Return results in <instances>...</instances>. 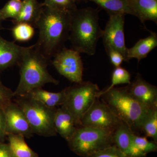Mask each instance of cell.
<instances>
[{"mask_svg": "<svg viewBox=\"0 0 157 157\" xmlns=\"http://www.w3.org/2000/svg\"><path fill=\"white\" fill-rule=\"evenodd\" d=\"M72 13L44 6L35 26L39 38L34 46L49 59L65 47L69 39Z\"/></svg>", "mask_w": 157, "mask_h": 157, "instance_id": "obj_1", "label": "cell"}, {"mask_svg": "<svg viewBox=\"0 0 157 157\" xmlns=\"http://www.w3.org/2000/svg\"><path fill=\"white\" fill-rule=\"evenodd\" d=\"M49 61L34 45L24 47L18 64L20 78L14 92V97H26L33 90L42 88L47 83L59 84L58 80L48 72Z\"/></svg>", "mask_w": 157, "mask_h": 157, "instance_id": "obj_2", "label": "cell"}, {"mask_svg": "<svg viewBox=\"0 0 157 157\" xmlns=\"http://www.w3.org/2000/svg\"><path fill=\"white\" fill-rule=\"evenodd\" d=\"M99 19V10L91 7L77 9L73 12L69 40L73 49L89 56L95 54L103 33Z\"/></svg>", "mask_w": 157, "mask_h": 157, "instance_id": "obj_3", "label": "cell"}, {"mask_svg": "<svg viewBox=\"0 0 157 157\" xmlns=\"http://www.w3.org/2000/svg\"><path fill=\"white\" fill-rule=\"evenodd\" d=\"M134 134L139 135L150 110L129 94L125 87L113 88L100 98Z\"/></svg>", "mask_w": 157, "mask_h": 157, "instance_id": "obj_4", "label": "cell"}, {"mask_svg": "<svg viewBox=\"0 0 157 157\" xmlns=\"http://www.w3.org/2000/svg\"><path fill=\"white\" fill-rule=\"evenodd\" d=\"M113 132L91 127H77L68 140V146L80 157H89L97 152L113 145Z\"/></svg>", "mask_w": 157, "mask_h": 157, "instance_id": "obj_5", "label": "cell"}, {"mask_svg": "<svg viewBox=\"0 0 157 157\" xmlns=\"http://www.w3.org/2000/svg\"><path fill=\"white\" fill-rule=\"evenodd\" d=\"M15 101L24 113L34 134L45 137L56 136L54 120L57 108H49L28 97H17Z\"/></svg>", "mask_w": 157, "mask_h": 157, "instance_id": "obj_6", "label": "cell"}, {"mask_svg": "<svg viewBox=\"0 0 157 157\" xmlns=\"http://www.w3.org/2000/svg\"><path fill=\"white\" fill-rule=\"evenodd\" d=\"M64 107L73 117L76 127H80L82 119L98 98L99 86L90 81L82 82L65 89Z\"/></svg>", "mask_w": 157, "mask_h": 157, "instance_id": "obj_7", "label": "cell"}, {"mask_svg": "<svg viewBox=\"0 0 157 157\" xmlns=\"http://www.w3.org/2000/svg\"><path fill=\"white\" fill-rule=\"evenodd\" d=\"M122 123L107 104L97 98L82 119L80 126L91 127L113 133Z\"/></svg>", "mask_w": 157, "mask_h": 157, "instance_id": "obj_8", "label": "cell"}, {"mask_svg": "<svg viewBox=\"0 0 157 157\" xmlns=\"http://www.w3.org/2000/svg\"><path fill=\"white\" fill-rule=\"evenodd\" d=\"M53 58L52 64L60 75L76 84L83 82V63L78 52L65 47Z\"/></svg>", "mask_w": 157, "mask_h": 157, "instance_id": "obj_9", "label": "cell"}, {"mask_svg": "<svg viewBox=\"0 0 157 157\" xmlns=\"http://www.w3.org/2000/svg\"><path fill=\"white\" fill-rule=\"evenodd\" d=\"M102 38L106 52L113 50L122 54L124 61L129 62L127 56L128 48L125 41V15L110 14Z\"/></svg>", "mask_w": 157, "mask_h": 157, "instance_id": "obj_10", "label": "cell"}, {"mask_svg": "<svg viewBox=\"0 0 157 157\" xmlns=\"http://www.w3.org/2000/svg\"><path fill=\"white\" fill-rule=\"evenodd\" d=\"M7 134L22 135L30 138L34 133L24 113L16 103L11 102L4 109Z\"/></svg>", "mask_w": 157, "mask_h": 157, "instance_id": "obj_11", "label": "cell"}, {"mask_svg": "<svg viewBox=\"0 0 157 157\" xmlns=\"http://www.w3.org/2000/svg\"><path fill=\"white\" fill-rule=\"evenodd\" d=\"M132 98L148 109L157 107V88L147 82L139 73L126 86Z\"/></svg>", "mask_w": 157, "mask_h": 157, "instance_id": "obj_12", "label": "cell"}, {"mask_svg": "<svg viewBox=\"0 0 157 157\" xmlns=\"http://www.w3.org/2000/svg\"><path fill=\"white\" fill-rule=\"evenodd\" d=\"M133 132L123 122L113 132V144L128 157H146L147 155L139 150L134 144Z\"/></svg>", "mask_w": 157, "mask_h": 157, "instance_id": "obj_13", "label": "cell"}, {"mask_svg": "<svg viewBox=\"0 0 157 157\" xmlns=\"http://www.w3.org/2000/svg\"><path fill=\"white\" fill-rule=\"evenodd\" d=\"M24 47L8 41L0 36V73L18 65Z\"/></svg>", "mask_w": 157, "mask_h": 157, "instance_id": "obj_14", "label": "cell"}, {"mask_svg": "<svg viewBox=\"0 0 157 157\" xmlns=\"http://www.w3.org/2000/svg\"><path fill=\"white\" fill-rule=\"evenodd\" d=\"M54 124L57 134L67 141L72 137L77 128L73 117L63 106L57 108Z\"/></svg>", "mask_w": 157, "mask_h": 157, "instance_id": "obj_15", "label": "cell"}, {"mask_svg": "<svg viewBox=\"0 0 157 157\" xmlns=\"http://www.w3.org/2000/svg\"><path fill=\"white\" fill-rule=\"evenodd\" d=\"M133 13L142 23L147 21L157 24V0H129Z\"/></svg>", "mask_w": 157, "mask_h": 157, "instance_id": "obj_16", "label": "cell"}, {"mask_svg": "<svg viewBox=\"0 0 157 157\" xmlns=\"http://www.w3.org/2000/svg\"><path fill=\"white\" fill-rule=\"evenodd\" d=\"M44 6L38 0H24L17 17L12 20L14 24L25 23L35 27L43 11Z\"/></svg>", "mask_w": 157, "mask_h": 157, "instance_id": "obj_17", "label": "cell"}, {"mask_svg": "<svg viewBox=\"0 0 157 157\" xmlns=\"http://www.w3.org/2000/svg\"><path fill=\"white\" fill-rule=\"evenodd\" d=\"M150 33L148 36L140 39L133 47L128 48L127 56L129 60L135 58L139 63L157 47V34L152 31H150Z\"/></svg>", "mask_w": 157, "mask_h": 157, "instance_id": "obj_18", "label": "cell"}, {"mask_svg": "<svg viewBox=\"0 0 157 157\" xmlns=\"http://www.w3.org/2000/svg\"><path fill=\"white\" fill-rule=\"evenodd\" d=\"M26 97L35 99L49 108H57L64 104L66 92L65 89L59 92L53 93L39 88L33 90Z\"/></svg>", "mask_w": 157, "mask_h": 157, "instance_id": "obj_19", "label": "cell"}, {"mask_svg": "<svg viewBox=\"0 0 157 157\" xmlns=\"http://www.w3.org/2000/svg\"><path fill=\"white\" fill-rule=\"evenodd\" d=\"M95 3L100 8L110 14H131L133 13L129 6V0H85Z\"/></svg>", "mask_w": 157, "mask_h": 157, "instance_id": "obj_20", "label": "cell"}, {"mask_svg": "<svg viewBox=\"0 0 157 157\" xmlns=\"http://www.w3.org/2000/svg\"><path fill=\"white\" fill-rule=\"evenodd\" d=\"M9 145L16 157H39V155L30 148L22 135L7 134Z\"/></svg>", "mask_w": 157, "mask_h": 157, "instance_id": "obj_21", "label": "cell"}, {"mask_svg": "<svg viewBox=\"0 0 157 157\" xmlns=\"http://www.w3.org/2000/svg\"><path fill=\"white\" fill-rule=\"evenodd\" d=\"M141 131L145 137L157 143V107L151 109L142 124Z\"/></svg>", "mask_w": 157, "mask_h": 157, "instance_id": "obj_22", "label": "cell"}, {"mask_svg": "<svg viewBox=\"0 0 157 157\" xmlns=\"http://www.w3.org/2000/svg\"><path fill=\"white\" fill-rule=\"evenodd\" d=\"M131 79V74L128 70L121 67H116L113 71L111 84L104 90H100L98 93V98H100L102 94L112 89L117 85L130 84Z\"/></svg>", "mask_w": 157, "mask_h": 157, "instance_id": "obj_23", "label": "cell"}, {"mask_svg": "<svg viewBox=\"0 0 157 157\" xmlns=\"http://www.w3.org/2000/svg\"><path fill=\"white\" fill-rule=\"evenodd\" d=\"M12 34L14 40L19 42H27L33 37L35 30L33 26L25 23L14 25L12 29Z\"/></svg>", "mask_w": 157, "mask_h": 157, "instance_id": "obj_24", "label": "cell"}, {"mask_svg": "<svg viewBox=\"0 0 157 157\" xmlns=\"http://www.w3.org/2000/svg\"><path fill=\"white\" fill-rule=\"evenodd\" d=\"M22 2L18 0H9L2 9L0 12L3 20L12 18L15 19L18 16L21 7Z\"/></svg>", "mask_w": 157, "mask_h": 157, "instance_id": "obj_25", "label": "cell"}, {"mask_svg": "<svg viewBox=\"0 0 157 157\" xmlns=\"http://www.w3.org/2000/svg\"><path fill=\"white\" fill-rule=\"evenodd\" d=\"M77 0H44L42 4L45 7L72 13L77 9Z\"/></svg>", "mask_w": 157, "mask_h": 157, "instance_id": "obj_26", "label": "cell"}, {"mask_svg": "<svg viewBox=\"0 0 157 157\" xmlns=\"http://www.w3.org/2000/svg\"><path fill=\"white\" fill-rule=\"evenodd\" d=\"M133 140L136 147L145 154L157 151V142L153 140H148L145 136L141 137L133 133Z\"/></svg>", "mask_w": 157, "mask_h": 157, "instance_id": "obj_27", "label": "cell"}, {"mask_svg": "<svg viewBox=\"0 0 157 157\" xmlns=\"http://www.w3.org/2000/svg\"><path fill=\"white\" fill-rule=\"evenodd\" d=\"M14 98V92L6 87L0 80V109H5Z\"/></svg>", "mask_w": 157, "mask_h": 157, "instance_id": "obj_28", "label": "cell"}, {"mask_svg": "<svg viewBox=\"0 0 157 157\" xmlns=\"http://www.w3.org/2000/svg\"><path fill=\"white\" fill-rule=\"evenodd\" d=\"M89 157H128L114 145L97 152Z\"/></svg>", "mask_w": 157, "mask_h": 157, "instance_id": "obj_29", "label": "cell"}, {"mask_svg": "<svg viewBox=\"0 0 157 157\" xmlns=\"http://www.w3.org/2000/svg\"><path fill=\"white\" fill-rule=\"evenodd\" d=\"M110 59V62L115 67H121L124 58L121 53L117 51L109 50L106 52Z\"/></svg>", "mask_w": 157, "mask_h": 157, "instance_id": "obj_30", "label": "cell"}, {"mask_svg": "<svg viewBox=\"0 0 157 157\" xmlns=\"http://www.w3.org/2000/svg\"><path fill=\"white\" fill-rule=\"evenodd\" d=\"M7 137L6 130V120L4 109H0V142H4Z\"/></svg>", "mask_w": 157, "mask_h": 157, "instance_id": "obj_31", "label": "cell"}, {"mask_svg": "<svg viewBox=\"0 0 157 157\" xmlns=\"http://www.w3.org/2000/svg\"><path fill=\"white\" fill-rule=\"evenodd\" d=\"M0 157H16L9 144L0 142Z\"/></svg>", "mask_w": 157, "mask_h": 157, "instance_id": "obj_32", "label": "cell"}, {"mask_svg": "<svg viewBox=\"0 0 157 157\" xmlns=\"http://www.w3.org/2000/svg\"><path fill=\"white\" fill-rule=\"evenodd\" d=\"M4 21L2 17V15H1V12H0V30L2 29V22Z\"/></svg>", "mask_w": 157, "mask_h": 157, "instance_id": "obj_33", "label": "cell"}, {"mask_svg": "<svg viewBox=\"0 0 157 157\" xmlns=\"http://www.w3.org/2000/svg\"><path fill=\"white\" fill-rule=\"evenodd\" d=\"M77 2H82V1H85V0H77Z\"/></svg>", "mask_w": 157, "mask_h": 157, "instance_id": "obj_34", "label": "cell"}, {"mask_svg": "<svg viewBox=\"0 0 157 157\" xmlns=\"http://www.w3.org/2000/svg\"><path fill=\"white\" fill-rule=\"evenodd\" d=\"M18 1H21V2H22V1H23L24 0H18Z\"/></svg>", "mask_w": 157, "mask_h": 157, "instance_id": "obj_35", "label": "cell"}]
</instances>
